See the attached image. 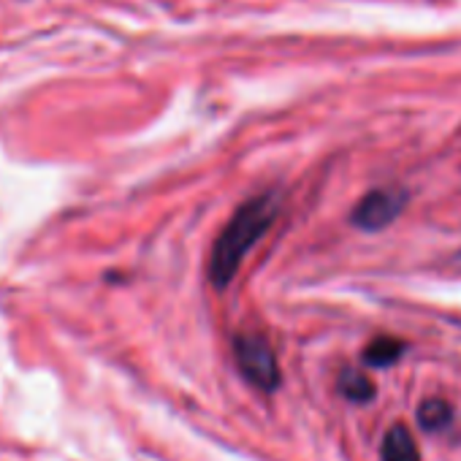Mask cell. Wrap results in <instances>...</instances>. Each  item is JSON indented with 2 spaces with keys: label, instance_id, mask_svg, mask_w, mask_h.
<instances>
[{
  "label": "cell",
  "instance_id": "obj_3",
  "mask_svg": "<svg viewBox=\"0 0 461 461\" xmlns=\"http://www.w3.org/2000/svg\"><path fill=\"white\" fill-rule=\"evenodd\" d=\"M404 206H407V190L377 187L356 203L353 225H358L361 230H383L404 212Z\"/></svg>",
  "mask_w": 461,
  "mask_h": 461
},
{
  "label": "cell",
  "instance_id": "obj_1",
  "mask_svg": "<svg viewBox=\"0 0 461 461\" xmlns=\"http://www.w3.org/2000/svg\"><path fill=\"white\" fill-rule=\"evenodd\" d=\"M280 212V193H261L242 203L234 217L225 222L209 256V280L214 288H225L237 277L242 261L256 248V242L272 228Z\"/></svg>",
  "mask_w": 461,
  "mask_h": 461
},
{
  "label": "cell",
  "instance_id": "obj_5",
  "mask_svg": "<svg viewBox=\"0 0 461 461\" xmlns=\"http://www.w3.org/2000/svg\"><path fill=\"white\" fill-rule=\"evenodd\" d=\"M337 385H339V393H342L345 399L356 402V404L375 399V383H372L361 369H342Z\"/></svg>",
  "mask_w": 461,
  "mask_h": 461
},
{
  "label": "cell",
  "instance_id": "obj_2",
  "mask_svg": "<svg viewBox=\"0 0 461 461\" xmlns=\"http://www.w3.org/2000/svg\"><path fill=\"white\" fill-rule=\"evenodd\" d=\"M234 356L245 380L261 391H275L280 385V366L272 345L261 334H240L234 339Z\"/></svg>",
  "mask_w": 461,
  "mask_h": 461
},
{
  "label": "cell",
  "instance_id": "obj_6",
  "mask_svg": "<svg viewBox=\"0 0 461 461\" xmlns=\"http://www.w3.org/2000/svg\"><path fill=\"white\" fill-rule=\"evenodd\" d=\"M407 350V345L402 339H393V337H377L375 342L366 345L364 350V361L369 366H391L402 358V353Z\"/></svg>",
  "mask_w": 461,
  "mask_h": 461
},
{
  "label": "cell",
  "instance_id": "obj_7",
  "mask_svg": "<svg viewBox=\"0 0 461 461\" xmlns=\"http://www.w3.org/2000/svg\"><path fill=\"white\" fill-rule=\"evenodd\" d=\"M453 418V410L447 402L442 399H426L418 410V423L426 429V431H437V429H445Z\"/></svg>",
  "mask_w": 461,
  "mask_h": 461
},
{
  "label": "cell",
  "instance_id": "obj_4",
  "mask_svg": "<svg viewBox=\"0 0 461 461\" xmlns=\"http://www.w3.org/2000/svg\"><path fill=\"white\" fill-rule=\"evenodd\" d=\"M380 458L383 461H420V450L407 426L396 423L385 431L383 445H380Z\"/></svg>",
  "mask_w": 461,
  "mask_h": 461
}]
</instances>
